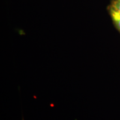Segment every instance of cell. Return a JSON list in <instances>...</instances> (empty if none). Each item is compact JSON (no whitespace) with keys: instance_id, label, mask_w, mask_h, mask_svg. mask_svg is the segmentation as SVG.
<instances>
[{"instance_id":"obj_1","label":"cell","mask_w":120,"mask_h":120,"mask_svg":"<svg viewBox=\"0 0 120 120\" xmlns=\"http://www.w3.org/2000/svg\"><path fill=\"white\" fill-rule=\"evenodd\" d=\"M107 10L113 25L120 33V12L114 8L110 4L108 6Z\"/></svg>"},{"instance_id":"obj_2","label":"cell","mask_w":120,"mask_h":120,"mask_svg":"<svg viewBox=\"0 0 120 120\" xmlns=\"http://www.w3.org/2000/svg\"><path fill=\"white\" fill-rule=\"evenodd\" d=\"M109 4L118 11L120 12V0H111Z\"/></svg>"}]
</instances>
